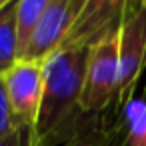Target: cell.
I'll return each instance as SVG.
<instances>
[{"mask_svg":"<svg viewBox=\"0 0 146 146\" xmlns=\"http://www.w3.org/2000/svg\"><path fill=\"white\" fill-rule=\"evenodd\" d=\"M88 54L90 48H60L42 64L44 88L32 128V146H64L86 126L102 120L88 118L80 110Z\"/></svg>","mask_w":146,"mask_h":146,"instance_id":"6da1fadb","label":"cell"},{"mask_svg":"<svg viewBox=\"0 0 146 146\" xmlns=\"http://www.w3.org/2000/svg\"><path fill=\"white\" fill-rule=\"evenodd\" d=\"M146 68V8L140 0H128L118 32V92L114 116L118 118L134 100L138 80Z\"/></svg>","mask_w":146,"mask_h":146,"instance_id":"7a4b0ae2","label":"cell"},{"mask_svg":"<svg viewBox=\"0 0 146 146\" xmlns=\"http://www.w3.org/2000/svg\"><path fill=\"white\" fill-rule=\"evenodd\" d=\"M118 92V34L90 48L80 110L88 118H106L114 112Z\"/></svg>","mask_w":146,"mask_h":146,"instance_id":"3957f363","label":"cell"},{"mask_svg":"<svg viewBox=\"0 0 146 146\" xmlns=\"http://www.w3.org/2000/svg\"><path fill=\"white\" fill-rule=\"evenodd\" d=\"M128 0H86L60 48H94L120 32Z\"/></svg>","mask_w":146,"mask_h":146,"instance_id":"277c9868","label":"cell"},{"mask_svg":"<svg viewBox=\"0 0 146 146\" xmlns=\"http://www.w3.org/2000/svg\"><path fill=\"white\" fill-rule=\"evenodd\" d=\"M4 80H6V90H8L16 126L34 128L40 102H42V88H44L42 62L18 60L4 74Z\"/></svg>","mask_w":146,"mask_h":146,"instance_id":"5b68a950","label":"cell"},{"mask_svg":"<svg viewBox=\"0 0 146 146\" xmlns=\"http://www.w3.org/2000/svg\"><path fill=\"white\" fill-rule=\"evenodd\" d=\"M74 18L76 14H74L72 0H50V4L44 10L42 18L38 20L20 60L44 64L56 50H60L64 38L70 32Z\"/></svg>","mask_w":146,"mask_h":146,"instance_id":"8992f818","label":"cell"},{"mask_svg":"<svg viewBox=\"0 0 146 146\" xmlns=\"http://www.w3.org/2000/svg\"><path fill=\"white\" fill-rule=\"evenodd\" d=\"M126 132V120L120 114L116 120H96L90 126H86L74 140H70L64 146H122Z\"/></svg>","mask_w":146,"mask_h":146,"instance_id":"52a82bcc","label":"cell"},{"mask_svg":"<svg viewBox=\"0 0 146 146\" xmlns=\"http://www.w3.org/2000/svg\"><path fill=\"white\" fill-rule=\"evenodd\" d=\"M18 0L0 10V76H4L18 62V26H16Z\"/></svg>","mask_w":146,"mask_h":146,"instance_id":"ba28073f","label":"cell"},{"mask_svg":"<svg viewBox=\"0 0 146 146\" xmlns=\"http://www.w3.org/2000/svg\"><path fill=\"white\" fill-rule=\"evenodd\" d=\"M50 0H18L16 8V26H18V60L28 46V40L42 18L44 10L48 8Z\"/></svg>","mask_w":146,"mask_h":146,"instance_id":"9c48e42d","label":"cell"},{"mask_svg":"<svg viewBox=\"0 0 146 146\" xmlns=\"http://www.w3.org/2000/svg\"><path fill=\"white\" fill-rule=\"evenodd\" d=\"M16 128L18 126H16L14 112H12V106H10V98H8V90H6V80H4V76H0V138L12 134Z\"/></svg>","mask_w":146,"mask_h":146,"instance_id":"30bf717a","label":"cell"},{"mask_svg":"<svg viewBox=\"0 0 146 146\" xmlns=\"http://www.w3.org/2000/svg\"><path fill=\"white\" fill-rule=\"evenodd\" d=\"M0 146H32V128H16L12 134L0 138Z\"/></svg>","mask_w":146,"mask_h":146,"instance_id":"8fae6325","label":"cell"},{"mask_svg":"<svg viewBox=\"0 0 146 146\" xmlns=\"http://www.w3.org/2000/svg\"><path fill=\"white\" fill-rule=\"evenodd\" d=\"M10 2H12V0H0V10H2V8H6Z\"/></svg>","mask_w":146,"mask_h":146,"instance_id":"7c38bea8","label":"cell"},{"mask_svg":"<svg viewBox=\"0 0 146 146\" xmlns=\"http://www.w3.org/2000/svg\"><path fill=\"white\" fill-rule=\"evenodd\" d=\"M140 2H142V6H144V8H146V0H140Z\"/></svg>","mask_w":146,"mask_h":146,"instance_id":"4fadbf2b","label":"cell"},{"mask_svg":"<svg viewBox=\"0 0 146 146\" xmlns=\"http://www.w3.org/2000/svg\"><path fill=\"white\" fill-rule=\"evenodd\" d=\"M144 94H146V88H144Z\"/></svg>","mask_w":146,"mask_h":146,"instance_id":"5bb4252c","label":"cell"}]
</instances>
